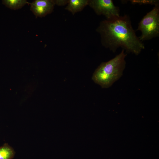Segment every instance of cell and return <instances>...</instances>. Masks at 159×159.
Here are the masks:
<instances>
[{"instance_id":"6da1fadb","label":"cell","mask_w":159,"mask_h":159,"mask_svg":"<svg viewBox=\"0 0 159 159\" xmlns=\"http://www.w3.org/2000/svg\"><path fill=\"white\" fill-rule=\"evenodd\" d=\"M96 31L100 35L102 45L113 52L120 47L127 53L138 55L145 48L127 15L101 21Z\"/></svg>"},{"instance_id":"7a4b0ae2","label":"cell","mask_w":159,"mask_h":159,"mask_svg":"<svg viewBox=\"0 0 159 159\" xmlns=\"http://www.w3.org/2000/svg\"><path fill=\"white\" fill-rule=\"evenodd\" d=\"M127 54L122 49L115 57L102 62L96 69L92 79L102 88H108L117 80L123 74L126 65L125 59Z\"/></svg>"},{"instance_id":"3957f363","label":"cell","mask_w":159,"mask_h":159,"mask_svg":"<svg viewBox=\"0 0 159 159\" xmlns=\"http://www.w3.org/2000/svg\"><path fill=\"white\" fill-rule=\"evenodd\" d=\"M137 30L141 32L138 38L142 42L159 36V5L155 6L143 18L139 23Z\"/></svg>"},{"instance_id":"277c9868","label":"cell","mask_w":159,"mask_h":159,"mask_svg":"<svg viewBox=\"0 0 159 159\" xmlns=\"http://www.w3.org/2000/svg\"><path fill=\"white\" fill-rule=\"evenodd\" d=\"M88 5L97 14L104 16L106 19L120 16L119 8L112 0H89Z\"/></svg>"},{"instance_id":"5b68a950","label":"cell","mask_w":159,"mask_h":159,"mask_svg":"<svg viewBox=\"0 0 159 159\" xmlns=\"http://www.w3.org/2000/svg\"><path fill=\"white\" fill-rule=\"evenodd\" d=\"M89 0H68L65 9L74 15L88 5Z\"/></svg>"},{"instance_id":"8992f818","label":"cell","mask_w":159,"mask_h":159,"mask_svg":"<svg viewBox=\"0 0 159 159\" xmlns=\"http://www.w3.org/2000/svg\"><path fill=\"white\" fill-rule=\"evenodd\" d=\"M2 3L6 7L14 10L21 9L29 3L26 0H3Z\"/></svg>"},{"instance_id":"52a82bcc","label":"cell","mask_w":159,"mask_h":159,"mask_svg":"<svg viewBox=\"0 0 159 159\" xmlns=\"http://www.w3.org/2000/svg\"><path fill=\"white\" fill-rule=\"evenodd\" d=\"M15 153L13 148L7 143L0 146V159H12Z\"/></svg>"},{"instance_id":"ba28073f","label":"cell","mask_w":159,"mask_h":159,"mask_svg":"<svg viewBox=\"0 0 159 159\" xmlns=\"http://www.w3.org/2000/svg\"><path fill=\"white\" fill-rule=\"evenodd\" d=\"M53 9L30 6V10L36 17H43L51 13Z\"/></svg>"},{"instance_id":"9c48e42d","label":"cell","mask_w":159,"mask_h":159,"mask_svg":"<svg viewBox=\"0 0 159 159\" xmlns=\"http://www.w3.org/2000/svg\"><path fill=\"white\" fill-rule=\"evenodd\" d=\"M29 4L30 6L53 9L55 5L54 0H35Z\"/></svg>"},{"instance_id":"30bf717a","label":"cell","mask_w":159,"mask_h":159,"mask_svg":"<svg viewBox=\"0 0 159 159\" xmlns=\"http://www.w3.org/2000/svg\"><path fill=\"white\" fill-rule=\"evenodd\" d=\"M132 4H150L154 5L155 6L159 5V1L158 0H134L130 1Z\"/></svg>"},{"instance_id":"8fae6325","label":"cell","mask_w":159,"mask_h":159,"mask_svg":"<svg viewBox=\"0 0 159 159\" xmlns=\"http://www.w3.org/2000/svg\"><path fill=\"white\" fill-rule=\"evenodd\" d=\"M55 5L59 6H62L67 5L68 0H54Z\"/></svg>"}]
</instances>
